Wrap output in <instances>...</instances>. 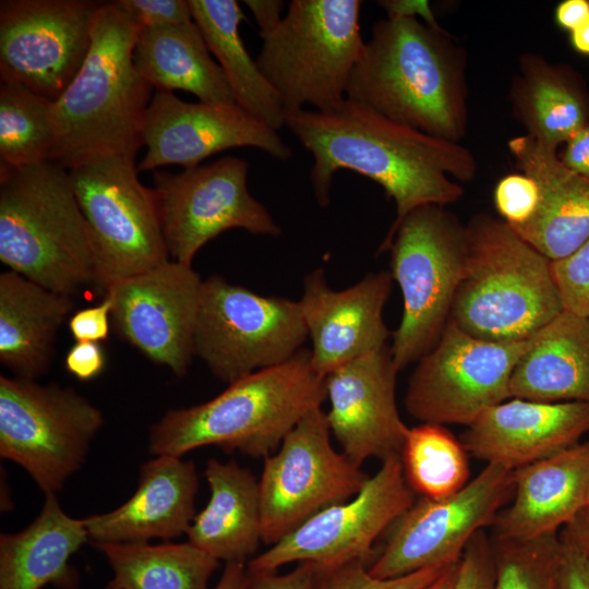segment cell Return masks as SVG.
Returning <instances> with one entry per match:
<instances>
[{
    "instance_id": "obj_52",
    "label": "cell",
    "mask_w": 589,
    "mask_h": 589,
    "mask_svg": "<svg viewBox=\"0 0 589 589\" xmlns=\"http://www.w3.org/2000/svg\"><path fill=\"white\" fill-rule=\"evenodd\" d=\"M570 41L575 50L589 56V17L570 33Z\"/></svg>"
},
{
    "instance_id": "obj_19",
    "label": "cell",
    "mask_w": 589,
    "mask_h": 589,
    "mask_svg": "<svg viewBox=\"0 0 589 589\" xmlns=\"http://www.w3.org/2000/svg\"><path fill=\"white\" fill-rule=\"evenodd\" d=\"M143 143L147 151L139 170L166 165L190 168L233 147H255L287 161L292 149L277 131L238 105L188 103L170 91H156L146 109Z\"/></svg>"
},
{
    "instance_id": "obj_7",
    "label": "cell",
    "mask_w": 589,
    "mask_h": 589,
    "mask_svg": "<svg viewBox=\"0 0 589 589\" xmlns=\"http://www.w3.org/2000/svg\"><path fill=\"white\" fill-rule=\"evenodd\" d=\"M360 0H291L263 39L256 63L278 93L286 116L312 106L330 111L346 99L364 48Z\"/></svg>"
},
{
    "instance_id": "obj_14",
    "label": "cell",
    "mask_w": 589,
    "mask_h": 589,
    "mask_svg": "<svg viewBox=\"0 0 589 589\" xmlns=\"http://www.w3.org/2000/svg\"><path fill=\"white\" fill-rule=\"evenodd\" d=\"M249 165L225 156L179 173L153 171V192L169 256L191 265L200 249L220 233L244 229L278 237L269 211L248 190Z\"/></svg>"
},
{
    "instance_id": "obj_5",
    "label": "cell",
    "mask_w": 589,
    "mask_h": 589,
    "mask_svg": "<svg viewBox=\"0 0 589 589\" xmlns=\"http://www.w3.org/2000/svg\"><path fill=\"white\" fill-rule=\"evenodd\" d=\"M0 261L65 296L97 287L96 247L68 169L51 160L0 167Z\"/></svg>"
},
{
    "instance_id": "obj_27",
    "label": "cell",
    "mask_w": 589,
    "mask_h": 589,
    "mask_svg": "<svg viewBox=\"0 0 589 589\" xmlns=\"http://www.w3.org/2000/svg\"><path fill=\"white\" fill-rule=\"evenodd\" d=\"M204 476L211 496L194 516L188 542L219 562L245 563L262 541L259 479L235 460L215 458L206 462Z\"/></svg>"
},
{
    "instance_id": "obj_31",
    "label": "cell",
    "mask_w": 589,
    "mask_h": 589,
    "mask_svg": "<svg viewBox=\"0 0 589 589\" xmlns=\"http://www.w3.org/2000/svg\"><path fill=\"white\" fill-rule=\"evenodd\" d=\"M513 118L537 142L557 148L588 122V105L566 69L536 53L519 57L509 89Z\"/></svg>"
},
{
    "instance_id": "obj_25",
    "label": "cell",
    "mask_w": 589,
    "mask_h": 589,
    "mask_svg": "<svg viewBox=\"0 0 589 589\" xmlns=\"http://www.w3.org/2000/svg\"><path fill=\"white\" fill-rule=\"evenodd\" d=\"M512 503L496 515L492 540L557 534L587 503L589 440L514 470Z\"/></svg>"
},
{
    "instance_id": "obj_37",
    "label": "cell",
    "mask_w": 589,
    "mask_h": 589,
    "mask_svg": "<svg viewBox=\"0 0 589 589\" xmlns=\"http://www.w3.org/2000/svg\"><path fill=\"white\" fill-rule=\"evenodd\" d=\"M445 567H428L402 576L380 578L370 573L366 558H358L332 569L316 570L312 589H425Z\"/></svg>"
},
{
    "instance_id": "obj_2",
    "label": "cell",
    "mask_w": 589,
    "mask_h": 589,
    "mask_svg": "<svg viewBox=\"0 0 589 589\" xmlns=\"http://www.w3.org/2000/svg\"><path fill=\"white\" fill-rule=\"evenodd\" d=\"M467 55L445 29L417 17L373 24L346 98L400 124L460 143L468 125Z\"/></svg>"
},
{
    "instance_id": "obj_47",
    "label": "cell",
    "mask_w": 589,
    "mask_h": 589,
    "mask_svg": "<svg viewBox=\"0 0 589 589\" xmlns=\"http://www.w3.org/2000/svg\"><path fill=\"white\" fill-rule=\"evenodd\" d=\"M259 26L260 36L266 38L281 22L285 2L281 0H244Z\"/></svg>"
},
{
    "instance_id": "obj_43",
    "label": "cell",
    "mask_w": 589,
    "mask_h": 589,
    "mask_svg": "<svg viewBox=\"0 0 589 589\" xmlns=\"http://www.w3.org/2000/svg\"><path fill=\"white\" fill-rule=\"evenodd\" d=\"M558 538V589H589V557L562 532Z\"/></svg>"
},
{
    "instance_id": "obj_10",
    "label": "cell",
    "mask_w": 589,
    "mask_h": 589,
    "mask_svg": "<svg viewBox=\"0 0 589 589\" xmlns=\"http://www.w3.org/2000/svg\"><path fill=\"white\" fill-rule=\"evenodd\" d=\"M308 338L299 301L212 275L202 283L194 354L225 383L292 358Z\"/></svg>"
},
{
    "instance_id": "obj_16",
    "label": "cell",
    "mask_w": 589,
    "mask_h": 589,
    "mask_svg": "<svg viewBox=\"0 0 589 589\" xmlns=\"http://www.w3.org/2000/svg\"><path fill=\"white\" fill-rule=\"evenodd\" d=\"M399 456L382 461L352 498L327 507L249 560L250 573L308 563L317 572L368 558L374 542L414 503Z\"/></svg>"
},
{
    "instance_id": "obj_36",
    "label": "cell",
    "mask_w": 589,
    "mask_h": 589,
    "mask_svg": "<svg viewBox=\"0 0 589 589\" xmlns=\"http://www.w3.org/2000/svg\"><path fill=\"white\" fill-rule=\"evenodd\" d=\"M491 541L494 557L491 589H558V533Z\"/></svg>"
},
{
    "instance_id": "obj_39",
    "label": "cell",
    "mask_w": 589,
    "mask_h": 589,
    "mask_svg": "<svg viewBox=\"0 0 589 589\" xmlns=\"http://www.w3.org/2000/svg\"><path fill=\"white\" fill-rule=\"evenodd\" d=\"M493 201L503 220L510 227H517L533 215L539 202V189L527 175L510 173L497 181Z\"/></svg>"
},
{
    "instance_id": "obj_12",
    "label": "cell",
    "mask_w": 589,
    "mask_h": 589,
    "mask_svg": "<svg viewBox=\"0 0 589 589\" xmlns=\"http://www.w3.org/2000/svg\"><path fill=\"white\" fill-rule=\"evenodd\" d=\"M534 338L536 334L520 340L482 339L448 321L409 378L406 410L422 423L468 426L486 409L512 398L514 369Z\"/></svg>"
},
{
    "instance_id": "obj_17",
    "label": "cell",
    "mask_w": 589,
    "mask_h": 589,
    "mask_svg": "<svg viewBox=\"0 0 589 589\" xmlns=\"http://www.w3.org/2000/svg\"><path fill=\"white\" fill-rule=\"evenodd\" d=\"M101 2L2 0L0 76L56 101L83 65Z\"/></svg>"
},
{
    "instance_id": "obj_22",
    "label": "cell",
    "mask_w": 589,
    "mask_h": 589,
    "mask_svg": "<svg viewBox=\"0 0 589 589\" xmlns=\"http://www.w3.org/2000/svg\"><path fill=\"white\" fill-rule=\"evenodd\" d=\"M589 432V402L510 398L483 411L460 436L466 452L518 469L557 454Z\"/></svg>"
},
{
    "instance_id": "obj_13",
    "label": "cell",
    "mask_w": 589,
    "mask_h": 589,
    "mask_svg": "<svg viewBox=\"0 0 589 589\" xmlns=\"http://www.w3.org/2000/svg\"><path fill=\"white\" fill-rule=\"evenodd\" d=\"M369 476L330 442L321 407L305 414L259 479L262 542L273 545L318 512L359 493Z\"/></svg>"
},
{
    "instance_id": "obj_50",
    "label": "cell",
    "mask_w": 589,
    "mask_h": 589,
    "mask_svg": "<svg viewBox=\"0 0 589 589\" xmlns=\"http://www.w3.org/2000/svg\"><path fill=\"white\" fill-rule=\"evenodd\" d=\"M589 557V507L584 506L561 531Z\"/></svg>"
},
{
    "instance_id": "obj_18",
    "label": "cell",
    "mask_w": 589,
    "mask_h": 589,
    "mask_svg": "<svg viewBox=\"0 0 589 589\" xmlns=\"http://www.w3.org/2000/svg\"><path fill=\"white\" fill-rule=\"evenodd\" d=\"M203 280L173 260L112 284L115 330L152 361L183 376L194 356V332Z\"/></svg>"
},
{
    "instance_id": "obj_53",
    "label": "cell",
    "mask_w": 589,
    "mask_h": 589,
    "mask_svg": "<svg viewBox=\"0 0 589 589\" xmlns=\"http://www.w3.org/2000/svg\"><path fill=\"white\" fill-rule=\"evenodd\" d=\"M458 563L446 566L442 574L425 589H453L457 576Z\"/></svg>"
},
{
    "instance_id": "obj_44",
    "label": "cell",
    "mask_w": 589,
    "mask_h": 589,
    "mask_svg": "<svg viewBox=\"0 0 589 589\" xmlns=\"http://www.w3.org/2000/svg\"><path fill=\"white\" fill-rule=\"evenodd\" d=\"M69 373L81 381L96 377L105 366V352L96 341H76L64 360Z\"/></svg>"
},
{
    "instance_id": "obj_48",
    "label": "cell",
    "mask_w": 589,
    "mask_h": 589,
    "mask_svg": "<svg viewBox=\"0 0 589 589\" xmlns=\"http://www.w3.org/2000/svg\"><path fill=\"white\" fill-rule=\"evenodd\" d=\"M378 4L386 11L387 16L416 17L419 15L428 26L443 29L436 22L428 1L383 0L378 1Z\"/></svg>"
},
{
    "instance_id": "obj_55",
    "label": "cell",
    "mask_w": 589,
    "mask_h": 589,
    "mask_svg": "<svg viewBox=\"0 0 589 589\" xmlns=\"http://www.w3.org/2000/svg\"><path fill=\"white\" fill-rule=\"evenodd\" d=\"M586 506L589 507V491H588V495H587V503H586Z\"/></svg>"
},
{
    "instance_id": "obj_46",
    "label": "cell",
    "mask_w": 589,
    "mask_h": 589,
    "mask_svg": "<svg viewBox=\"0 0 589 589\" xmlns=\"http://www.w3.org/2000/svg\"><path fill=\"white\" fill-rule=\"evenodd\" d=\"M561 159L574 172L589 179V123L566 143Z\"/></svg>"
},
{
    "instance_id": "obj_24",
    "label": "cell",
    "mask_w": 589,
    "mask_h": 589,
    "mask_svg": "<svg viewBox=\"0 0 589 589\" xmlns=\"http://www.w3.org/2000/svg\"><path fill=\"white\" fill-rule=\"evenodd\" d=\"M507 146L516 167L539 189L533 215L512 228L549 260L568 256L589 239V179L569 169L555 148L527 134Z\"/></svg>"
},
{
    "instance_id": "obj_3",
    "label": "cell",
    "mask_w": 589,
    "mask_h": 589,
    "mask_svg": "<svg viewBox=\"0 0 589 589\" xmlns=\"http://www.w3.org/2000/svg\"><path fill=\"white\" fill-rule=\"evenodd\" d=\"M137 34L115 1L101 2L87 57L53 101L56 141L49 160L70 170L112 156L135 159L144 145L151 89L133 61Z\"/></svg>"
},
{
    "instance_id": "obj_28",
    "label": "cell",
    "mask_w": 589,
    "mask_h": 589,
    "mask_svg": "<svg viewBox=\"0 0 589 589\" xmlns=\"http://www.w3.org/2000/svg\"><path fill=\"white\" fill-rule=\"evenodd\" d=\"M73 299L26 277L0 275V362L14 376L36 380L48 372L57 332Z\"/></svg>"
},
{
    "instance_id": "obj_4",
    "label": "cell",
    "mask_w": 589,
    "mask_h": 589,
    "mask_svg": "<svg viewBox=\"0 0 589 589\" xmlns=\"http://www.w3.org/2000/svg\"><path fill=\"white\" fill-rule=\"evenodd\" d=\"M325 398V377L302 348L281 364L233 381L203 404L167 411L151 426L148 449L154 456L182 457L214 445L265 458Z\"/></svg>"
},
{
    "instance_id": "obj_34",
    "label": "cell",
    "mask_w": 589,
    "mask_h": 589,
    "mask_svg": "<svg viewBox=\"0 0 589 589\" xmlns=\"http://www.w3.org/2000/svg\"><path fill=\"white\" fill-rule=\"evenodd\" d=\"M468 453L443 424L409 428L400 453L405 479L421 497L449 496L469 482Z\"/></svg>"
},
{
    "instance_id": "obj_1",
    "label": "cell",
    "mask_w": 589,
    "mask_h": 589,
    "mask_svg": "<svg viewBox=\"0 0 589 589\" xmlns=\"http://www.w3.org/2000/svg\"><path fill=\"white\" fill-rule=\"evenodd\" d=\"M287 128L313 157L310 181L320 206L329 205L334 175L357 172L381 185L396 206L382 241L386 252L404 218L424 205L460 200L459 182L478 171L464 145L395 122L366 106L345 99L330 111L300 110L286 116Z\"/></svg>"
},
{
    "instance_id": "obj_20",
    "label": "cell",
    "mask_w": 589,
    "mask_h": 589,
    "mask_svg": "<svg viewBox=\"0 0 589 589\" xmlns=\"http://www.w3.org/2000/svg\"><path fill=\"white\" fill-rule=\"evenodd\" d=\"M398 372L386 346L325 376L328 428L358 467L369 458L400 457L409 428L396 404Z\"/></svg>"
},
{
    "instance_id": "obj_23",
    "label": "cell",
    "mask_w": 589,
    "mask_h": 589,
    "mask_svg": "<svg viewBox=\"0 0 589 589\" xmlns=\"http://www.w3.org/2000/svg\"><path fill=\"white\" fill-rule=\"evenodd\" d=\"M195 465L177 456H155L143 464L133 495L117 508L84 518L94 543L165 541L187 533L195 514Z\"/></svg>"
},
{
    "instance_id": "obj_6",
    "label": "cell",
    "mask_w": 589,
    "mask_h": 589,
    "mask_svg": "<svg viewBox=\"0 0 589 589\" xmlns=\"http://www.w3.org/2000/svg\"><path fill=\"white\" fill-rule=\"evenodd\" d=\"M466 230V263L449 321L478 338L520 340L564 311L551 260L508 224L480 214Z\"/></svg>"
},
{
    "instance_id": "obj_56",
    "label": "cell",
    "mask_w": 589,
    "mask_h": 589,
    "mask_svg": "<svg viewBox=\"0 0 589 589\" xmlns=\"http://www.w3.org/2000/svg\"><path fill=\"white\" fill-rule=\"evenodd\" d=\"M588 320H589V317H588Z\"/></svg>"
},
{
    "instance_id": "obj_30",
    "label": "cell",
    "mask_w": 589,
    "mask_h": 589,
    "mask_svg": "<svg viewBox=\"0 0 589 589\" xmlns=\"http://www.w3.org/2000/svg\"><path fill=\"white\" fill-rule=\"evenodd\" d=\"M133 61L139 74L157 91L181 89L202 103L237 105L194 21L139 31Z\"/></svg>"
},
{
    "instance_id": "obj_8",
    "label": "cell",
    "mask_w": 589,
    "mask_h": 589,
    "mask_svg": "<svg viewBox=\"0 0 589 589\" xmlns=\"http://www.w3.org/2000/svg\"><path fill=\"white\" fill-rule=\"evenodd\" d=\"M387 251L404 302L390 347L401 371L435 346L449 321L466 263V226L444 206H420L400 223Z\"/></svg>"
},
{
    "instance_id": "obj_51",
    "label": "cell",
    "mask_w": 589,
    "mask_h": 589,
    "mask_svg": "<svg viewBox=\"0 0 589 589\" xmlns=\"http://www.w3.org/2000/svg\"><path fill=\"white\" fill-rule=\"evenodd\" d=\"M250 573L244 562L225 563L223 574L213 589H250Z\"/></svg>"
},
{
    "instance_id": "obj_11",
    "label": "cell",
    "mask_w": 589,
    "mask_h": 589,
    "mask_svg": "<svg viewBox=\"0 0 589 589\" xmlns=\"http://www.w3.org/2000/svg\"><path fill=\"white\" fill-rule=\"evenodd\" d=\"M130 157L112 156L69 170L91 228L101 292L169 261L155 195Z\"/></svg>"
},
{
    "instance_id": "obj_54",
    "label": "cell",
    "mask_w": 589,
    "mask_h": 589,
    "mask_svg": "<svg viewBox=\"0 0 589 589\" xmlns=\"http://www.w3.org/2000/svg\"><path fill=\"white\" fill-rule=\"evenodd\" d=\"M103 589H118L111 581H109Z\"/></svg>"
},
{
    "instance_id": "obj_26",
    "label": "cell",
    "mask_w": 589,
    "mask_h": 589,
    "mask_svg": "<svg viewBox=\"0 0 589 589\" xmlns=\"http://www.w3.org/2000/svg\"><path fill=\"white\" fill-rule=\"evenodd\" d=\"M87 540L84 518L69 516L57 494H46L26 528L0 534V589H76L80 577L70 558Z\"/></svg>"
},
{
    "instance_id": "obj_15",
    "label": "cell",
    "mask_w": 589,
    "mask_h": 589,
    "mask_svg": "<svg viewBox=\"0 0 589 589\" xmlns=\"http://www.w3.org/2000/svg\"><path fill=\"white\" fill-rule=\"evenodd\" d=\"M514 489V469L486 464L458 492L438 500L421 497L388 529L370 573L390 578L458 563L472 537L492 526Z\"/></svg>"
},
{
    "instance_id": "obj_33",
    "label": "cell",
    "mask_w": 589,
    "mask_h": 589,
    "mask_svg": "<svg viewBox=\"0 0 589 589\" xmlns=\"http://www.w3.org/2000/svg\"><path fill=\"white\" fill-rule=\"evenodd\" d=\"M118 589H207L219 561L190 542L97 543Z\"/></svg>"
},
{
    "instance_id": "obj_40",
    "label": "cell",
    "mask_w": 589,
    "mask_h": 589,
    "mask_svg": "<svg viewBox=\"0 0 589 589\" xmlns=\"http://www.w3.org/2000/svg\"><path fill=\"white\" fill-rule=\"evenodd\" d=\"M115 3L139 31L193 21L185 0H116Z\"/></svg>"
},
{
    "instance_id": "obj_49",
    "label": "cell",
    "mask_w": 589,
    "mask_h": 589,
    "mask_svg": "<svg viewBox=\"0 0 589 589\" xmlns=\"http://www.w3.org/2000/svg\"><path fill=\"white\" fill-rule=\"evenodd\" d=\"M589 17V1L565 0L555 10L557 24L570 33Z\"/></svg>"
},
{
    "instance_id": "obj_9",
    "label": "cell",
    "mask_w": 589,
    "mask_h": 589,
    "mask_svg": "<svg viewBox=\"0 0 589 589\" xmlns=\"http://www.w3.org/2000/svg\"><path fill=\"white\" fill-rule=\"evenodd\" d=\"M104 424L74 389L0 376V456L23 468L44 494H57L85 464Z\"/></svg>"
},
{
    "instance_id": "obj_32",
    "label": "cell",
    "mask_w": 589,
    "mask_h": 589,
    "mask_svg": "<svg viewBox=\"0 0 589 589\" xmlns=\"http://www.w3.org/2000/svg\"><path fill=\"white\" fill-rule=\"evenodd\" d=\"M192 19L199 26L244 111L271 129L286 124V112L276 89L248 52L239 26L243 12L235 0H188Z\"/></svg>"
},
{
    "instance_id": "obj_29",
    "label": "cell",
    "mask_w": 589,
    "mask_h": 589,
    "mask_svg": "<svg viewBox=\"0 0 589 589\" xmlns=\"http://www.w3.org/2000/svg\"><path fill=\"white\" fill-rule=\"evenodd\" d=\"M510 397L589 402V320L564 310L537 334L517 362Z\"/></svg>"
},
{
    "instance_id": "obj_35",
    "label": "cell",
    "mask_w": 589,
    "mask_h": 589,
    "mask_svg": "<svg viewBox=\"0 0 589 589\" xmlns=\"http://www.w3.org/2000/svg\"><path fill=\"white\" fill-rule=\"evenodd\" d=\"M55 141L53 101L20 83L1 81L0 167L49 160Z\"/></svg>"
},
{
    "instance_id": "obj_45",
    "label": "cell",
    "mask_w": 589,
    "mask_h": 589,
    "mask_svg": "<svg viewBox=\"0 0 589 589\" xmlns=\"http://www.w3.org/2000/svg\"><path fill=\"white\" fill-rule=\"evenodd\" d=\"M316 569L308 563H299L294 569L286 574L250 573V589H312Z\"/></svg>"
},
{
    "instance_id": "obj_41",
    "label": "cell",
    "mask_w": 589,
    "mask_h": 589,
    "mask_svg": "<svg viewBox=\"0 0 589 589\" xmlns=\"http://www.w3.org/2000/svg\"><path fill=\"white\" fill-rule=\"evenodd\" d=\"M493 579L492 541L485 530H480L469 541L459 560L453 589H491Z\"/></svg>"
},
{
    "instance_id": "obj_21",
    "label": "cell",
    "mask_w": 589,
    "mask_h": 589,
    "mask_svg": "<svg viewBox=\"0 0 589 589\" xmlns=\"http://www.w3.org/2000/svg\"><path fill=\"white\" fill-rule=\"evenodd\" d=\"M392 281L390 273L382 271L336 291L327 285L322 268L306 275L299 304L312 340V365L320 375L325 377L387 346L389 332L383 311Z\"/></svg>"
},
{
    "instance_id": "obj_42",
    "label": "cell",
    "mask_w": 589,
    "mask_h": 589,
    "mask_svg": "<svg viewBox=\"0 0 589 589\" xmlns=\"http://www.w3.org/2000/svg\"><path fill=\"white\" fill-rule=\"evenodd\" d=\"M112 300L105 294L103 301L79 310L69 321V329L76 341H100L108 337Z\"/></svg>"
},
{
    "instance_id": "obj_38",
    "label": "cell",
    "mask_w": 589,
    "mask_h": 589,
    "mask_svg": "<svg viewBox=\"0 0 589 589\" xmlns=\"http://www.w3.org/2000/svg\"><path fill=\"white\" fill-rule=\"evenodd\" d=\"M564 310L589 317V239L568 256L551 261Z\"/></svg>"
}]
</instances>
